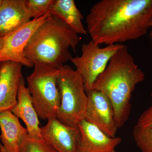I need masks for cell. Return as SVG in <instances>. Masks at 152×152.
Here are the masks:
<instances>
[{"label":"cell","mask_w":152,"mask_h":152,"mask_svg":"<svg viewBox=\"0 0 152 152\" xmlns=\"http://www.w3.org/2000/svg\"><path fill=\"white\" fill-rule=\"evenodd\" d=\"M56 0H26V5L31 18H39L50 12Z\"/></svg>","instance_id":"cell-17"},{"label":"cell","mask_w":152,"mask_h":152,"mask_svg":"<svg viewBox=\"0 0 152 152\" xmlns=\"http://www.w3.org/2000/svg\"><path fill=\"white\" fill-rule=\"evenodd\" d=\"M42 138L58 152H77V140L79 134L78 127L64 124L56 118L48 120L40 128Z\"/></svg>","instance_id":"cell-11"},{"label":"cell","mask_w":152,"mask_h":152,"mask_svg":"<svg viewBox=\"0 0 152 152\" xmlns=\"http://www.w3.org/2000/svg\"><path fill=\"white\" fill-rule=\"evenodd\" d=\"M88 101L84 120L91 123L111 137H115L118 128L111 102L102 92L87 91Z\"/></svg>","instance_id":"cell-8"},{"label":"cell","mask_w":152,"mask_h":152,"mask_svg":"<svg viewBox=\"0 0 152 152\" xmlns=\"http://www.w3.org/2000/svg\"><path fill=\"white\" fill-rule=\"evenodd\" d=\"M4 39V37H0V48H1Z\"/></svg>","instance_id":"cell-21"},{"label":"cell","mask_w":152,"mask_h":152,"mask_svg":"<svg viewBox=\"0 0 152 152\" xmlns=\"http://www.w3.org/2000/svg\"><path fill=\"white\" fill-rule=\"evenodd\" d=\"M133 137L136 145L142 152H152V129L140 127L136 125Z\"/></svg>","instance_id":"cell-16"},{"label":"cell","mask_w":152,"mask_h":152,"mask_svg":"<svg viewBox=\"0 0 152 152\" xmlns=\"http://www.w3.org/2000/svg\"><path fill=\"white\" fill-rule=\"evenodd\" d=\"M0 140L6 151L20 152L28 134L11 110L0 112Z\"/></svg>","instance_id":"cell-14"},{"label":"cell","mask_w":152,"mask_h":152,"mask_svg":"<svg viewBox=\"0 0 152 152\" xmlns=\"http://www.w3.org/2000/svg\"><path fill=\"white\" fill-rule=\"evenodd\" d=\"M2 2V0H0V6H1V4Z\"/></svg>","instance_id":"cell-23"},{"label":"cell","mask_w":152,"mask_h":152,"mask_svg":"<svg viewBox=\"0 0 152 152\" xmlns=\"http://www.w3.org/2000/svg\"><path fill=\"white\" fill-rule=\"evenodd\" d=\"M80 40L77 34L52 14L33 34L25 56L33 64L39 62L59 69L72 58L69 49L76 52Z\"/></svg>","instance_id":"cell-3"},{"label":"cell","mask_w":152,"mask_h":152,"mask_svg":"<svg viewBox=\"0 0 152 152\" xmlns=\"http://www.w3.org/2000/svg\"><path fill=\"white\" fill-rule=\"evenodd\" d=\"M77 152H116L121 143L119 137H111L91 123L84 119L78 125Z\"/></svg>","instance_id":"cell-9"},{"label":"cell","mask_w":152,"mask_h":152,"mask_svg":"<svg viewBox=\"0 0 152 152\" xmlns=\"http://www.w3.org/2000/svg\"><path fill=\"white\" fill-rule=\"evenodd\" d=\"M145 78L144 72L135 63L127 47L124 46L113 56L92 89L107 97L114 109L117 127L121 128L130 113L132 94Z\"/></svg>","instance_id":"cell-2"},{"label":"cell","mask_w":152,"mask_h":152,"mask_svg":"<svg viewBox=\"0 0 152 152\" xmlns=\"http://www.w3.org/2000/svg\"><path fill=\"white\" fill-rule=\"evenodd\" d=\"M0 152H7L4 149L2 145L1 144V142H0Z\"/></svg>","instance_id":"cell-20"},{"label":"cell","mask_w":152,"mask_h":152,"mask_svg":"<svg viewBox=\"0 0 152 152\" xmlns=\"http://www.w3.org/2000/svg\"><path fill=\"white\" fill-rule=\"evenodd\" d=\"M34 67L27 81L36 111L42 119L56 118L61 103L57 85L59 69L39 62L34 63Z\"/></svg>","instance_id":"cell-5"},{"label":"cell","mask_w":152,"mask_h":152,"mask_svg":"<svg viewBox=\"0 0 152 152\" xmlns=\"http://www.w3.org/2000/svg\"><path fill=\"white\" fill-rule=\"evenodd\" d=\"M51 15V12H49L42 16L33 19L18 29L4 37L0 48V63L11 61L27 67H34L32 63L25 57V48L37 29Z\"/></svg>","instance_id":"cell-7"},{"label":"cell","mask_w":152,"mask_h":152,"mask_svg":"<svg viewBox=\"0 0 152 152\" xmlns=\"http://www.w3.org/2000/svg\"><path fill=\"white\" fill-rule=\"evenodd\" d=\"M31 19L26 0H2L0 6V37L18 29Z\"/></svg>","instance_id":"cell-13"},{"label":"cell","mask_w":152,"mask_h":152,"mask_svg":"<svg viewBox=\"0 0 152 152\" xmlns=\"http://www.w3.org/2000/svg\"><path fill=\"white\" fill-rule=\"evenodd\" d=\"M125 45L115 44L101 48L92 40L82 45V54L70 61L83 80L86 92L92 89L94 83L105 69L112 57Z\"/></svg>","instance_id":"cell-6"},{"label":"cell","mask_w":152,"mask_h":152,"mask_svg":"<svg viewBox=\"0 0 152 152\" xmlns=\"http://www.w3.org/2000/svg\"><path fill=\"white\" fill-rule=\"evenodd\" d=\"M151 97H152V92L151 93Z\"/></svg>","instance_id":"cell-24"},{"label":"cell","mask_w":152,"mask_h":152,"mask_svg":"<svg viewBox=\"0 0 152 152\" xmlns=\"http://www.w3.org/2000/svg\"><path fill=\"white\" fill-rule=\"evenodd\" d=\"M151 27H152V25ZM150 36H151V38L152 40V30L151 31V34H150Z\"/></svg>","instance_id":"cell-22"},{"label":"cell","mask_w":152,"mask_h":152,"mask_svg":"<svg viewBox=\"0 0 152 152\" xmlns=\"http://www.w3.org/2000/svg\"><path fill=\"white\" fill-rule=\"evenodd\" d=\"M136 125L140 127L152 129V105L143 112Z\"/></svg>","instance_id":"cell-19"},{"label":"cell","mask_w":152,"mask_h":152,"mask_svg":"<svg viewBox=\"0 0 152 152\" xmlns=\"http://www.w3.org/2000/svg\"><path fill=\"white\" fill-rule=\"evenodd\" d=\"M20 152H58L43 139L36 140L28 137L22 145Z\"/></svg>","instance_id":"cell-18"},{"label":"cell","mask_w":152,"mask_h":152,"mask_svg":"<svg viewBox=\"0 0 152 152\" xmlns=\"http://www.w3.org/2000/svg\"><path fill=\"white\" fill-rule=\"evenodd\" d=\"M91 40L100 45L122 44L145 35L152 25V0H102L86 17Z\"/></svg>","instance_id":"cell-1"},{"label":"cell","mask_w":152,"mask_h":152,"mask_svg":"<svg viewBox=\"0 0 152 152\" xmlns=\"http://www.w3.org/2000/svg\"><path fill=\"white\" fill-rule=\"evenodd\" d=\"M23 65L6 61L0 63V112L11 110L17 103Z\"/></svg>","instance_id":"cell-10"},{"label":"cell","mask_w":152,"mask_h":152,"mask_svg":"<svg viewBox=\"0 0 152 152\" xmlns=\"http://www.w3.org/2000/svg\"><path fill=\"white\" fill-rule=\"evenodd\" d=\"M50 12L78 34H88L82 23L83 17L74 0H56Z\"/></svg>","instance_id":"cell-15"},{"label":"cell","mask_w":152,"mask_h":152,"mask_svg":"<svg viewBox=\"0 0 152 152\" xmlns=\"http://www.w3.org/2000/svg\"><path fill=\"white\" fill-rule=\"evenodd\" d=\"M57 85L61 103L56 118L66 126L78 127L84 119L88 101L83 77L72 67L64 65L59 69Z\"/></svg>","instance_id":"cell-4"},{"label":"cell","mask_w":152,"mask_h":152,"mask_svg":"<svg viewBox=\"0 0 152 152\" xmlns=\"http://www.w3.org/2000/svg\"><path fill=\"white\" fill-rule=\"evenodd\" d=\"M11 111L24 123L30 138L36 140L42 139L39 117L33 104L28 89L26 87L23 77L19 86L17 104Z\"/></svg>","instance_id":"cell-12"}]
</instances>
